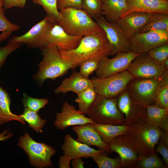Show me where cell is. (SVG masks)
<instances>
[{
    "label": "cell",
    "instance_id": "6da1fadb",
    "mask_svg": "<svg viewBox=\"0 0 168 168\" xmlns=\"http://www.w3.org/2000/svg\"><path fill=\"white\" fill-rule=\"evenodd\" d=\"M112 50L105 31L100 27L84 36L75 49L60 51L64 61L74 69L86 60L108 57L112 55Z\"/></svg>",
    "mask_w": 168,
    "mask_h": 168
},
{
    "label": "cell",
    "instance_id": "7a4b0ae2",
    "mask_svg": "<svg viewBox=\"0 0 168 168\" xmlns=\"http://www.w3.org/2000/svg\"><path fill=\"white\" fill-rule=\"evenodd\" d=\"M41 51L43 59L38 64V71L32 77L40 86L46 80H54L63 76L72 69L71 66L64 61L55 45L49 43Z\"/></svg>",
    "mask_w": 168,
    "mask_h": 168
},
{
    "label": "cell",
    "instance_id": "3957f363",
    "mask_svg": "<svg viewBox=\"0 0 168 168\" xmlns=\"http://www.w3.org/2000/svg\"><path fill=\"white\" fill-rule=\"evenodd\" d=\"M58 24L69 35L84 36L98 29L96 21L82 9L67 7L59 11Z\"/></svg>",
    "mask_w": 168,
    "mask_h": 168
},
{
    "label": "cell",
    "instance_id": "277c9868",
    "mask_svg": "<svg viewBox=\"0 0 168 168\" xmlns=\"http://www.w3.org/2000/svg\"><path fill=\"white\" fill-rule=\"evenodd\" d=\"M162 130L142 119L130 126L127 134L132 139L139 156H148L155 153Z\"/></svg>",
    "mask_w": 168,
    "mask_h": 168
},
{
    "label": "cell",
    "instance_id": "5b68a950",
    "mask_svg": "<svg viewBox=\"0 0 168 168\" xmlns=\"http://www.w3.org/2000/svg\"><path fill=\"white\" fill-rule=\"evenodd\" d=\"M86 114L96 123L114 125L124 124V117L117 107V97L108 98L97 94Z\"/></svg>",
    "mask_w": 168,
    "mask_h": 168
},
{
    "label": "cell",
    "instance_id": "8992f818",
    "mask_svg": "<svg viewBox=\"0 0 168 168\" xmlns=\"http://www.w3.org/2000/svg\"><path fill=\"white\" fill-rule=\"evenodd\" d=\"M17 145L27 154L29 163L32 166L36 168L53 166L51 158L57 152L54 147L35 141L27 133L19 138Z\"/></svg>",
    "mask_w": 168,
    "mask_h": 168
},
{
    "label": "cell",
    "instance_id": "52a82bcc",
    "mask_svg": "<svg viewBox=\"0 0 168 168\" xmlns=\"http://www.w3.org/2000/svg\"><path fill=\"white\" fill-rule=\"evenodd\" d=\"M160 86L159 78H134L129 82L126 89L134 101L146 106L154 104Z\"/></svg>",
    "mask_w": 168,
    "mask_h": 168
},
{
    "label": "cell",
    "instance_id": "ba28073f",
    "mask_svg": "<svg viewBox=\"0 0 168 168\" xmlns=\"http://www.w3.org/2000/svg\"><path fill=\"white\" fill-rule=\"evenodd\" d=\"M54 23L46 15L26 33L20 36L13 35L8 42L25 44L29 48L42 50L49 44L47 40L48 33Z\"/></svg>",
    "mask_w": 168,
    "mask_h": 168
},
{
    "label": "cell",
    "instance_id": "9c48e42d",
    "mask_svg": "<svg viewBox=\"0 0 168 168\" xmlns=\"http://www.w3.org/2000/svg\"><path fill=\"white\" fill-rule=\"evenodd\" d=\"M134 78L127 71L104 78H91L97 94L108 98L117 97L125 90L129 82Z\"/></svg>",
    "mask_w": 168,
    "mask_h": 168
},
{
    "label": "cell",
    "instance_id": "30bf717a",
    "mask_svg": "<svg viewBox=\"0 0 168 168\" xmlns=\"http://www.w3.org/2000/svg\"><path fill=\"white\" fill-rule=\"evenodd\" d=\"M109 153L115 152L120 159L121 168H135L139 156L133 142L127 134L118 136L108 144Z\"/></svg>",
    "mask_w": 168,
    "mask_h": 168
},
{
    "label": "cell",
    "instance_id": "8fae6325",
    "mask_svg": "<svg viewBox=\"0 0 168 168\" xmlns=\"http://www.w3.org/2000/svg\"><path fill=\"white\" fill-rule=\"evenodd\" d=\"M139 54L133 51L120 53L111 58L101 59L95 71L96 77L104 78L127 70L132 60Z\"/></svg>",
    "mask_w": 168,
    "mask_h": 168
},
{
    "label": "cell",
    "instance_id": "7c38bea8",
    "mask_svg": "<svg viewBox=\"0 0 168 168\" xmlns=\"http://www.w3.org/2000/svg\"><path fill=\"white\" fill-rule=\"evenodd\" d=\"M105 31L112 47V56L120 53L133 51L130 40L119 29L116 23L108 22L102 15L95 19Z\"/></svg>",
    "mask_w": 168,
    "mask_h": 168
},
{
    "label": "cell",
    "instance_id": "4fadbf2b",
    "mask_svg": "<svg viewBox=\"0 0 168 168\" xmlns=\"http://www.w3.org/2000/svg\"><path fill=\"white\" fill-rule=\"evenodd\" d=\"M118 108L124 117V125L130 126L145 119L146 106L134 101L126 89L117 97Z\"/></svg>",
    "mask_w": 168,
    "mask_h": 168
},
{
    "label": "cell",
    "instance_id": "5bb4252c",
    "mask_svg": "<svg viewBox=\"0 0 168 168\" xmlns=\"http://www.w3.org/2000/svg\"><path fill=\"white\" fill-rule=\"evenodd\" d=\"M127 71L134 78H159L165 70L145 53L136 57Z\"/></svg>",
    "mask_w": 168,
    "mask_h": 168
},
{
    "label": "cell",
    "instance_id": "9a60e30c",
    "mask_svg": "<svg viewBox=\"0 0 168 168\" xmlns=\"http://www.w3.org/2000/svg\"><path fill=\"white\" fill-rule=\"evenodd\" d=\"M129 40L133 52L139 54L147 53L155 47L168 43V31L152 30L139 33Z\"/></svg>",
    "mask_w": 168,
    "mask_h": 168
},
{
    "label": "cell",
    "instance_id": "2e32d148",
    "mask_svg": "<svg viewBox=\"0 0 168 168\" xmlns=\"http://www.w3.org/2000/svg\"><path fill=\"white\" fill-rule=\"evenodd\" d=\"M60 112H57L54 122V126L58 129L64 130L72 126L79 125L95 123L85 115L72 105L66 101L62 104Z\"/></svg>",
    "mask_w": 168,
    "mask_h": 168
},
{
    "label": "cell",
    "instance_id": "e0dca14e",
    "mask_svg": "<svg viewBox=\"0 0 168 168\" xmlns=\"http://www.w3.org/2000/svg\"><path fill=\"white\" fill-rule=\"evenodd\" d=\"M83 37L70 35L58 24L54 23L49 32L47 40L49 43L56 46L59 51H69L78 46Z\"/></svg>",
    "mask_w": 168,
    "mask_h": 168
},
{
    "label": "cell",
    "instance_id": "ac0fdd59",
    "mask_svg": "<svg viewBox=\"0 0 168 168\" xmlns=\"http://www.w3.org/2000/svg\"><path fill=\"white\" fill-rule=\"evenodd\" d=\"M153 13L133 12L121 18L116 23L119 29L129 39L140 33Z\"/></svg>",
    "mask_w": 168,
    "mask_h": 168
},
{
    "label": "cell",
    "instance_id": "d6986e66",
    "mask_svg": "<svg viewBox=\"0 0 168 168\" xmlns=\"http://www.w3.org/2000/svg\"><path fill=\"white\" fill-rule=\"evenodd\" d=\"M63 155L72 160L78 157L89 158L104 151L96 150L74 139L70 134H66L61 146Z\"/></svg>",
    "mask_w": 168,
    "mask_h": 168
},
{
    "label": "cell",
    "instance_id": "ffe728a7",
    "mask_svg": "<svg viewBox=\"0 0 168 168\" xmlns=\"http://www.w3.org/2000/svg\"><path fill=\"white\" fill-rule=\"evenodd\" d=\"M127 9L123 16L133 12L168 14V1L165 0H128Z\"/></svg>",
    "mask_w": 168,
    "mask_h": 168
},
{
    "label": "cell",
    "instance_id": "44dd1931",
    "mask_svg": "<svg viewBox=\"0 0 168 168\" xmlns=\"http://www.w3.org/2000/svg\"><path fill=\"white\" fill-rule=\"evenodd\" d=\"M73 70L72 74L68 77L65 78L54 90L55 93L64 94L68 92L72 91L77 95L86 88L93 87L91 79L84 77L75 69Z\"/></svg>",
    "mask_w": 168,
    "mask_h": 168
},
{
    "label": "cell",
    "instance_id": "7402d4cb",
    "mask_svg": "<svg viewBox=\"0 0 168 168\" xmlns=\"http://www.w3.org/2000/svg\"><path fill=\"white\" fill-rule=\"evenodd\" d=\"M90 123L72 127V130L77 135L76 140L88 146H95L100 149L107 152L108 145L103 141Z\"/></svg>",
    "mask_w": 168,
    "mask_h": 168
},
{
    "label": "cell",
    "instance_id": "603a6c76",
    "mask_svg": "<svg viewBox=\"0 0 168 168\" xmlns=\"http://www.w3.org/2000/svg\"><path fill=\"white\" fill-rule=\"evenodd\" d=\"M101 14L108 22L116 23L126 11L128 0H102Z\"/></svg>",
    "mask_w": 168,
    "mask_h": 168
},
{
    "label": "cell",
    "instance_id": "cb8c5ba5",
    "mask_svg": "<svg viewBox=\"0 0 168 168\" xmlns=\"http://www.w3.org/2000/svg\"><path fill=\"white\" fill-rule=\"evenodd\" d=\"M145 119L151 125L168 133V109L155 104L146 106Z\"/></svg>",
    "mask_w": 168,
    "mask_h": 168
},
{
    "label": "cell",
    "instance_id": "d4e9b609",
    "mask_svg": "<svg viewBox=\"0 0 168 168\" xmlns=\"http://www.w3.org/2000/svg\"><path fill=\"white\" fill-rule=\"evenodd\" d=\"M103 141L108 144L116 137L127 134L130 126L90 123Z\"/></svg>",
    "mask_w": 168,
    "mask_h": 168
},
{
    "label": "cell",
    "instance_id": "484cf974",
    "mask_svg": "<svg viewBox=\"0 0 168 168\" xmlns=\"http://www.w3.org/2000/svg\"><path fill=\"white\" fill-rule=\"evenodd\" d=\"M11 102L8 93L0 86V124L13 120L17 121L25 124V121L21 115L14 114L11 110Z\"/></svg>",
    "mask_w": 168,
    "mask_h": 168
},
{
    "label": "cell",
    "instance_id": "4316f807",
    "mask_svg": "<svg viewBox=\"0 0 168 168\" xmlns=\"http://www.w3.org/2000/svg\"><path fill=\"white\" fill-rule=\"evenodd\" d=\"M152 30L168 31V14L153 13L140 33Z\"/></svg>",
    "mask_w": 168,
    "mask_h": 168
},
{
    "label": "cell",
    "instance_id": "83f0119b",
    "mask_svg": "<svg viewBox=\"0 0 168 168\" xmlns=\"http://www.w3.org/2000/svg\"><path fill=\"white\" fill-rule=\"evenodd\" d=\"M97 95L93 87L86 88L78 94L75 100L78 104V110L86 114L95 101Z\"/></svg>",
    "mask_w": 168,
    "mask_h": 168
},
{
    "label": "cell",
    "instance_id": "f1b7e54d",
    "mask_svg": "<svg viewBox=\"0 0 168 168\" xmlns=\"http://www.w3.org/2000/svg\"><path fill=\"white\" fill-rule=\"evenodd\" d=\"M21 115L24 120L28 124L29 127L37 133L43 132L46 121L42 118L38 113L25 108Z\"/></svg>",
    "mask_w": 168,
    "mask_h": 168
},
{
    "label": "cell",
    "instance_id": "f546056e",
    "mask_svg": "<svg viewBox=\"0 0 168 168\" xmlns=\"http://www.w3.org/2000/svg\"><path fill=\"white\" fill-rule=\"evenodd\" d=\"M109 153L102 151L91 157L99 168H120L121 161L119 157L113 158L108 157Z\"/></svg>",
    "mask_w": 168,
    "mask_h": 168
},
{
    "label": "cell",
    "instance_id": "4dcf8cb0",
    "mask_svg": "<svg viewBox=\"0 0 168 168\" xmlns=\"http://www.w3.org/2000/svg\"><path fill=\"white\" fill-rule=\"evenodd\" d=\"M157 153L148 156H139L135 168H167Z\"/></svg>",
    "mask_w": 168,
    "mask_h": 168
},
{
    "label": "cell",
    "instance_id": "1f68e13d",
    "mask_svg": "<svg viewBox=\"0 0 168 168\" xmlns=\"http://www.w3.org/2000/svg\"><path fill=\"white\" fill-rule=\"evenodd\" d=\"M35 4L41 6L55 23L58 24L60 15L57 7V0H31Z\"/></svg>",
    "mask_w": 168,
    "mask_h": 168
},
{
    "label": "cell",
    "instance_id": "d6a6232c",
    "mask_svg": "<svg viewBox=\"0 0 168 168\" xmlns=\"http://www.w3.org/2000/svg\"><path fill=\"white\" fill-rule=\"evenodd\" d=\"M21 100L25 108L37 113L40 109L44 108L49 102L48 100L46 98H33L26 93L23 94Z\"/></svg>",
    "mask_w": 168,
    "mask_h": 168
},
{
    "label": "cell",
    "instance_id": "836d02e7",
    "mask_svg": "<svg viewBox=\"0 0 168 168\" xmlns=\"http://www.w3.org/2000/svg\"><path fill=\"white\" fill-rule=\"evenodd\" d=\"M102 0H82V9L95 19L102 15Z\"/></svg>",
    "mask_w": 168,
    "mask_h": 168
},
{
    "label": "cell",
    "instance_id": "e575fe53",
    "mask_svg": "<svg viewBox=\"0 0 168 168\" xmlns=\"http://www.w3.org/2000/svg\"><path fill=\"white\" fill-rule=\"evenodd\" d=\"M147 53L152 59L161 66L164 60L168 58V43L155 47Z\"/></svg>",
    "mask_w": 168,
    "mask_h": 168
},
{
    "label": "cell",
    "instance_id": "d590c367",
    "mask_svg": "<svg viewBox=\"0 0 168 168\" xmlns=\"http://www.w3.org/2000/svg\"><path fill=\"white\" fill-rule=\"evenodd\" d=\"M156 146L155 152L162 156L164 163L168 166V133L162 131Z\"/></svg>",
    "mask_w": 168,
    "mask_h": 168
},
{
    "label": "cell",
    "instance_id": "8d00e7d4",
    "mask_svg": "<svg viewBox=\"0 0 168 168\" xmlns=\"http://www.w3.org/2000/svg\"><path fill=\"white\" fill-rule=\"evenodd\" d=\"M100 60L93 59L82 62L79 66L80 68L79 72L84 77L89 78V76L98 69Z\"/></svg>",
    "mask_w": 168,
    "mask_h": 168
},
{
    "label": "cell",
    "instance_id": "74e56055",
    "mask_svg": "<svg viewBox=\"0 0 168 168\" xmlns=\"http://www.w3.org/2000/svg\"><path fill=\"white\" fill-rule=\"evenodd\" d=\"M154 104L159 107L168 109V84L160 85Z\"/></svg>",
    "mask_w": 168,
    "mask_h": 168
},
{
    "label": "cell",
    "instance_id": "f35d334b",
    "mask_svg": "<svg viewBox=\"0 0 168 168\" xmlns=\"http://www.w3.org/2000/svg\"><path fill=\"white\" fill-rule=\"evenodd\" d=\"M23 45L21 43L8 42L6 45L0 47V69L4 64L7 57Z\"/></svg>",
    "mask_w": 168,
    "mask_h": 168
},
{
    "label": "cell",
    "instance_id": "ab89813d",
    "mask_svg": "<svg viewBox=\"0 0 168 168\" xmlns=\"http://www.w3.org/2000/svg\"><path fill=\"white\" fill-rule=\"evenodd\" d=\"M3 8L0 9V32L15 31L20 28V26L11 22L6 17Z\"/></svg>",
    "mask_w": 168,
    "mask_h": 168
},
{
    "label": "cell",
    "instance_id": "60d3db41",
    "mask_svg": "<svg viewBox=\"0 0 168 168\" xmlns=\"http://www.w3.org/2000/svg\"><path fill=\"white\" fill-rule=\"evenodd\" d=\"M82 0H57V7L60 10L67 7L82 9Z\"/></svg>",
    "mask_w": 168,
    "mask_h": 168
},
{
    "label": "cell",
    "instance_id": "b9f144b4",
    "mask_svg": "<svg viewBox=\"0 0 168 168\" xmlns=\"http://www.w3.org/2000/svg\"><path fill=\"white\" fill-rule=\"evenodd\" d=\"M26 0H3L4 10L9 9L13 7L21 8L24 7Z\"/></svg>",
    "mask_w": 168,
    "mask_h": 168
},
{
    "label": "cell",
    "instance_id": "7bdbcfd3",
    "mask_svg": "<svg viewBox=\"0 0 168 168\" xmlns=\"http://www.w3.org/2000/svg\"><path fill=\"white\" fill-rule=\"evenodd\" d=\"M72 160L63 155L61 156L58 162L60 168H70V163Z\"/></svg>",
    "mask_w": 168,
    "mask_h": 168
},
{
    "label": "cell",
    "instance_id": "ee69618b",
    "mask_svg": "<svg viewBox=\"0 0 168 168\" xmlns=\"http://www.w3.org/2000/svg\"><path fill=\"white\" fill-rule=\"evenodd\" d=\"M72 165L73 168H83L86 163L82 161L81 157H78L72 159Z\"/></svg>",
    "mask_w": 168,
    "mask_h": 168
},
{
    "label": "cell",
    "instance_id": "f6af8a7d",
    "mask_svg": "<svg viewBox=\"0 0 168 168\" xmlns=\"http://www.w3.org/2000/svg\"><path fill=\"white\" fill-rule=\"evenodd\" d=\"M9 129H5L2 132L0 133V141H5L13 136V133L9 132Z\"/></svg>",
    "mask_w": 168,
    "mask_h": 168
},
{
    "label": "cell",
    "instance_id": "bcb514c9",
    "mask_svg": "<svg viewBox=\"0 0 168 168\" xmlns=\"http://www.w3.org/2000/svg\"><path fill=\"white\" fill-rule=\"evenodd\" d=\"M12 32L6 31L2 32L0 34V42H2L8 38L11 35Z\"/></svg>",
    "mask_w": 168,
    "mask_h": 168
},
{
    "label": "cell",
    "instance_id": "7dc6e473",
    "mask_svg": "<svg viewBox=\"0 0 168 168\" xmlns=\"http://www.w3.org/2000/svg\"><path fill=\"white\" fill-rule=\"evenodd\" d=\"M161 66L165 70H168V58L164 60Z\"/></svg>",
    "mask_w": 168,
    "mask_h": 168
},
{
    "label": "cell",
    "instance_id": "c3c4849f",
    "mask_svg": "<svg viewBox=\"0 0 168 168\" xmlns=\"http://www.w3.org/2000/svg\"><path fill=\"white\" fill-rule=\"evenodd\" d=\"M4 6V3L3 0H0V9L3 8Z\"/></svg>",
    "mask_w": 168,
    "mask_h": 168
},
{
    "label": "cell",
    "instance_id": "681fc988",
    "mask_svg": "<svg viewBox=\"0 0 168 168\" xmlns=\"http://www.w3.org/2000/svg\"><path fill=\"white\" fill-rule=\"evenodd\" d=\"M166 0V1H168V0Z\"/></svg>",
    "mask_w": 168,
    "mask_h": 168
}]
</instances>
